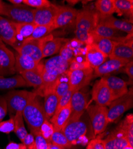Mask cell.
<instances>
[{"instance_id": "1", "label": "cell", "mask_w": 133, "mask_h": 149, "mask_svg": "<svg viewBox=\"0 0 133 149\" xmlns=\"http://www.w3.org/2000/svg\"><path fill=\"white\" fill-rule=\"evenodd\" d=\"M22 115L31 131H40L42 123L46 120L40 96L34 93L23 110Z\"/></svg>"}, {"instance_id": "2", "label": "cell", "mask_w": 133, "mask_h": 149, "mask_svg": "<svg viewBox=\"0 0 133 149\" xmlns=\"http://www.w3.org/2000/svg\"><path fill=\"white\" fill-rule=\"evenodd\" d=\"M35 9L25 4L10 5L0 1V16H5L15 23L33 22Z\"/></svg>"}, {"instance_id": "3", "label": "cell", "mask_w": 133, "mask_h": 149, "mask_svg": "<svg viewBox=\"0 0 133 149\" xmlns=\"http://www.w3.org/2000/svg\"><path fill=\"white\" fill-rule=\"evenodd\" d=\"M53 38L54 36L50 34L41 39L22 42L20 45H17L14 48L17 53L28 56L36 61L40 62L42 59V48L44 44Z\"/></svg>"}, {"instance_id": "4", "label": "cell", "mask_w": 133, "mask_h": 149, "mask_svg": "<svg viewBox=\"0 0 133 149\" xmlns=\"http://www.w3.org/2000/svg\"><path fill=\"white\" fill-rule=\"evenodd\" d=\"M133 106L132 88L128 90L124 95L112 101L107 109V119L109 123L114 122L121 116L125 111Z\"/></svg>"}, {"instance_id": "5", "label": "cell", "mask_w": 133, "mask_h": 149, "mask_svg": "<svg viewBox=\"0 0 133 149\" xmlns=\"http://www.w3.org/2000/svg\"><path fill=\"white\" fill-rule=\"evenodd\" d=\"M109 58H115L126 62L133 61L132 34L127 36H120L116 38Z\"/></svg>"}, {"instance_id": "6", "label": "cell", "mask_w": 133, "mask_h": 149, "mask_svg": "<svg viewBox=\"0 0 133 149\" xmlns=\"http://www.w3.org/2000/svg\"><path fill=\"white\" fill-rule=\"evenodd\" d=\"M33 95V92L26 90H14L7 93L4 98L10 114L15 115L18 111L22 112Z\"/></svg>"}, {"instance_id": "7", "label": "cell", "mask_w": 133, "mask_h": 149, "mask_svg": "<svg viewBox=\"0 0 133 149\" xmlns=\"http://www.w3.org/2000/svg\"><path fill=\"white\" fill-rule=\"evenodd\" d=\"M62 131L69 142L76 145L86 136L88 132V125L86 121L79 119H69Z\"/></svg>"}, {"instance_id": "8", "label": "cell", "mask_w": 133, "mask_h": 149, "mask_svg": "<svg viewBox=\"0 0 133 149\" xmlns=\"http://www.w3.org/2000/svg\"><path fill=\"white\" fill-rule=\"evenodd\" d=\"M86 110L94 134L96 135L104 132L109 123L107 107L94 104L87 107Z\"/></svg>"}, {"instance_id": "9", "label": "cell", "mask_w": 133, "mask_h": 149, "mask_svg": "<svg viewBox=\"0 0 133 149\" xmlns=\"http://www.w3.org/2000/svg\"><path fill=\"white\" fill-rule=\"evenodd\" d=\"M93 72L94 69L91 68L68 70L70 89L75 92L88 85L93 77Z\"/></svg>"}, {"instance_id": "10", "label": "cell", "mask_w": 133, "mask_h": 149, "mask_svg": "<svg viewBox=\"0 0 133 149\" xmlns=\"http://www.w3.org/2000/svg\"><path fill=\"white\" fill-rule=\"evenodd\" d=\"M99 16L97 11L89 9L78 11L75 19V30L91 33L99 23Z\"/></svg>"}, {"instance_id": "11", "label": "cell", "mask_w": 133, "mask_h": 149, "mask_svg": "<svg viewBox=\"0 0 133 149\" xmlns=\"http://www.w3.org/2000/svg\"><path fill=\"white\" fill-rule=\"evenodd\" d=\"M91 97L95 104L103 107L109 106L113 101L111 90L103 78L94 83L91 91Z\"/></svg>"}, {"instance_id": "12", "label": "cell", "mask_w": 133, "mask_h": 149, "mask_svg": "<svg viewBox=\"0 0 133 149\" xmlns=\"http://www.w3.org/2000/svg\"><path fill=\"white\" fill-rule=\"evenodd\" d=\"M88 103V95L81 91L74 93L70 100L71 115L70 119H79L85 112Z\"/></svg>"}, {"instance_id": "13", "label": "cell", "mask_w": 133, "mask_h": 149, "mask_svg": "<svg viewBox=\"0 0 133 149\" xmlns=\"http://www.w3.org/2000/svg\"><path fill=\"white\" fill-rule=\"evenodd\" d=\"M58 6L52 4L50 6L35 9L33 22L37 26H47L53 24Z\"/></svg>"}, {"instance_id": "14", "label": "cell", "mask_w": 133, "mask_h": 149, "mask_svg": "<svg viewBox=\"0 0 133 149\" xmlns=\"http://www.w3.org/2000/svg\"><path fill=\"white\" fill-rule=\"evenodd\" d=\"M15 69V56L6 46L0 47V75L14 74Z\"/></svg>"}, {"instance_id": "15", "label": "cell", "mask_w": 133, "mask_h": 149, "mask_svg": "<svg viewBox=\"0 0 133 149\" xmlns=\"http://www.w3.org/2000/svg\"><path fill=\"white\" fill-rule=\"evenodd\" d=\"M78 11L71 7L58 6L53 22L54 29L64 27L76 19Z\"/></svg>"}, {"instance_id": "16", "label": "cell", "mask_w": 133, "mask_h": 149, "mask_svg": "<svg viewBox=\"0 0 133 149\" xmlns=\"http://www.w3.org/2000/svg\"><path fill=\"white\" fill-rule=\"evenodd\" d=\"M70 63L59 55L46 60L43 63L45 71L52 75L58 77L69 70Z\"/></svg>"}, {"instance_id": "17", "label": "cell", "mask_w": 133, "mask_h": 149, "mask_svg": "<svg viewBox=\"0 0 133 149\" xmlns=\"http://www.w3.org/2000/svg\"><path fill=\"white\" fill-rule=\"evenodd\" d=\"M0 38L3 42L15 47L17 42V33L13 22L0 16Z\"/></svg>"}, {"instance_id": "18", "label": "cell", "mask_w": 133, "mask_h": 149, "mask_svg": "<svg viewBox=\"0 0 133 149\" xmlns=\"http://www.w3.org/2000/svg\"><path fill=\"white\" fill-rule=\"evenodd\" d=\"M110 27L115 30L132 34L133 26L131 22L120 20L111 16H102L99 14V23Z\"/></svg>"}, {"instance_id": "19", "label": "cell", "mask_w": 133, "mask_h": 149, "mask_svg": "<svg viewBox=\"0 0 133 149\" xmlns=\"http://www.w3.org/2000/svg\"><path fill=\"white\" fill-rule=\"evenodd\" d=\"M102 78L105 80L111 90L113 101L128 93L127 83L121 78L111 74Z\"/></svg>"}, {"instance_id": "20", "label": "cell", "mask_w": 133, "mask_h": 149, "mask_svg": "<svg viewBox=\"0 0 133 149\" xmlns=\"http://www.w3.org/2000/svg\"><path fill=\"white\" fill-rule=\"evenodd\" d=\"M127 63L128 62L115 58L106 60L102 65L94 69V76L103 77L109 75L111 73L124 67Z\"/></svg>"}, {"instance_id": "21", "label": "cell", "mask_w": 133, "mask_h": 149, "mask_svg": "<svg viewBox=\"0 0 133 149\" xmlns=\"http://www.w3.org/2000/svg\"><path fill=\"white\" fill-rule=\"evenodd\" d=\"M86 60L93 69L102 65L108 57L93 44L86 45Z\"/></svg>"}, {"instance_id": "22", "label": "cell", "mask_w": 133, "mask_h": 149, "mask_svg": "<svg viewBox=\"0 0 133 149\" xmlns=\"http://www.w3.org/2000/svg\"><path fill=\"white\" fill-rule=\"evenodd\" d=\"M42 66L43 63L40 61L38 66L35 69L23 72L20 74L25 81L26 86H32L37 89L42 85L43 81L41 76Z\"/></svg>"}, {"instance_id": "23", "label": "cell", "mask_w": 133, "mask_h": 149, "mask_svg": "<svg viewBox=\"0 0 133 149\" xmlns=\"http://www.w3.org/2000/svg\"><path fill=\"white\" fill-rule=\"evenodd\" d=\"M104 149H123L128 144L126 136L116 129L103 140Z\"/></svg>"}, {"instance_id": "24", "label": "cell", "mask_w": 133, "mask_h": 149, "mask_svg": "<svg viewBox=\"0 0 133 149\" xmlns=\"http://www.w3.org/2000/svg\"><path fill=\"white\" fill-rule=\"evenodd\" d=\"M70 115L71 107L70 103L68 105L56 112L49 121L52 123L55 130L62 131L65 124L69 119Z\"/></svg>"}, {"instance_id": "25", "label": "cell", "mask_w": 133, "mask_h": 149, "mask_svg": "<svg viewBox=\"0 0 133 149\" xmlns=\"http://www.w3.org/2000/svg\"><path fill=\"white\" fill-rule=\"evenodd\" d=\"M15 56L16 72L20 74L23 72L35 69L39 65L40 62L36 61L28 56L17 53Z\"/></svg>"}, {"instance_id": "26", "label": "cell", "mask_w": 133, "mask_h": 149, "mask_svg": "<svg viewBox=\"0 0 133 149\" xmlns=\"http://www.w3.org/2000/svg\"><path fill=\"white\" fill-rule=\"evenodd\" d=\"M44 97L43 108L44 114L46 119L49 120L56 112L60 98L54 91L47 93Z\"/></svg>"}, {"instance_id": "27", "label": "cell", "mask_w": 133, "mask_h": 149, "mask_svg": "<svg viewBox=\"0 0 133 149\" xmlns=\"http://www.w3.org/2000/svg\"><path fill=\"white\" fill-rule=\"evenodd\" d=\"M92 43L106 56L109 57L112 53L115 41L97 35L91 32Z\"/></svg>"}, {"instance_id": "28", "label": "cell", "mask_w": 133, "mask_h": 149, "mask_svg": "<svg viewBox=\"0 0 133 149\" xmlns=\"http://www.w3.org/2000/svg\"><path fill=\"white\" fill-rule=\"evenodd\" d=\"M68 41L63 38H54L47 42L42 48V58L59 53L62 47Z\"/></svg>"}, {"instance_id": "29", "label": "cell", "mask_w": 133, "mask_h": 149, "mask_svg": "<svg viewBox=\"0 0 133 149\" xmlns=\"http://www.w3.org/2000/svg\"><path fill=\"white\" fill-rule=\"evenodd\" d=\"M116 130L123 134L130 145L133 146V115L129 114L120 123Z\"/></svg>"}, {"instance_id": "30", "label": "cell", "mask_w": 133, "mask_h": 149, "mask_svg": "<svg viewBox=\"0 0 133 149\" xmlns=\"http://www.w3.org/2000/svg\"><path fill=\"white\" fill-rule=\"evenodd\" d=\"M13 23L16 31L17 40L20 39L23 41L29 37L38 26L34 22L15 23L13 22Z\"/></svg>"}, {"instance_id": "31", "label": "cell", "mask_w": 133, "mask_h": 149, "mask_svg": "<svg viewBox=\"0 0 133 149\" xmlns=\"http://www.w3.org/2000/svg\"><path fill=\"white\" fill-rule=\"evenodd\" d=\"M23 86H26V84L20 74L10 78H0V90L13 89Z\"/></svg>"}, {"instance_id": "32", "label": "cell", "mask_w": 133, "mask_h": 149, "mask_svg": "<svg viewBox=\"0 0 133 149\" xmlns=\"http://www.w3.org/2000/svg\"><path fill=\"white\" fill-rule=\"evenodd\" d=\"M116 12L119 16L132 17L133 1L132 0H114Z\"/></svg>"}, {"instance_id": "33", "label": "cell", "mask_w": 133, "mask_h": 149, "mask_svg": "<svg viewBox=\"0 0 133 149\" xmlns=\"http://www.w3.org/2000/svg\"><path fill=\"white\" fill-rule=\"evenodd\" d=\"M70 89L68 72L58 76L54 86L53 91L59 98H61Z\"/></svg>"}, {"instance_id": "34", "label": "cell", "mask_w": 133, "mask_h": 149, "mask_svg": "<svg viewBox=\"0 0 133 149\" xmlns=\"http://www.w3.org/2000/svg\"><path fill=\"white\" fill-rule=\"evenodd\" d=\"M91 32L97 35L103 37V38L110 39L112 41H115L116 38L120 37L119 35V31L102 24H98Z\"/></svg>"}, {"instance_id": "35", "label": "cell", "mask_w": 133, "mask_h": 149, "mask_svg": "<svg viewBox=\"0 0 133 149\" xmlns=\"http://www.w3.org/2000/svg\"><path fill=\"white\" fill-rule=\"evenodd\" d=\"M95 7L102 16H111L116 12L114 0H98L95 3Z\"/></svg>"}, {"instance_id": "36", "label": "cell", "mask_w": 133, "mask_h": 149, "mask_svg": "<svg viewBox=\"0 0 133 149\" xmlns=\"http://www.w3.org/2000/svg\"><path fill=\"white\" fill-rule=\"evenodd\" d=\"M14 121H15V130L14 132L18 136L21 141L23 140L25 136L27 135L28 131L25 128V123H24L23 118L22 115V112L16 113L14 115Z\"/></svg>"}, {"instance_id": "37", "label": "cell", "mask_w": 133, "mask_h": 149, "mask_svg": "<svg viewBox=\"0 0 133 149\" xmlns=\"http://www.w3.org/2000/svg\"><path fill=\"white\" fill-rule=\"evenodd\" d=\"M50 143L58 146L62 149H68L72 146V144L66 137L63 132L55 129L52 136Z\"/></svg>"}, {"instance_id": "38", "label": "cell", "mask_w": 133, "mask_h": 149, "mask_svg": "<svg viewBox=\"0 0 133 149\" xmlns=\"http://www.w3.org/2000/svg\"><path fill=\"white\" fill-rule=\"evenodd\" d=\"M54 30L53 24L47 26H38L28 38L24 40L22 42H27L32 40H38L44 38L50 35V33Z\"/></svg>"}, {"instance_id": "39", "label": "cell", "mask_w": 133, "mask_h": 149, "mask_svg": "<svg viewBox=\"0 0 133 149\" xmlns=\"http://www.w3.org/2000/svg\"><path fill=\"white\" fill-rule=\"evenodd\" d=\"M54 131V128L52 123L47 119L42 123L40 129V132L41 135L48 143H50L51 141V138Z\"/></svg>"}, {"instance_id": "40", "label": "cell", "mask_w": 133, "mask_h": 149, "mask_svg": "<svg viewBox=\"0 0 133 149\" xmlns=\"http://www.w3.org/2000/svg\"><path fill=\"white\" fill-rule=\"evenodd\" d=\"M91 68L86 60L85 56H78L74 58L72 60L69 66V70H76V69H83Z\"/></svg>"}, {"instance_id": "41", "label": "cell", "mask_w": 133, "mask_h": 149, "mask_svg": "<svg viewBox=\"0 0 133 149\" xmlns=\"http://www.w3.org/2000/svg\"><path fill=\"white\" fill-rule=\"evenodd\" d=\"M59 56L63 58L64 60L70 62L73 60L75 58V55L73 49L70 45L69 41L68 40L64 45L62 47L61 49L59 52Z\"/></svg>"}, {"instance_id": "42", "label": "cell", "mask_w": 133, "mask_h": 149, "mask_svg": "<svg viewBox=\"0 0 133 149\" xmlns=\"http://www.w3.org/2000/svg\"><path fill=\"white\" fill-rule=\"evenodd\" d=\"M31 133L32 134L35 139V149H48L49 143L44 139L40 131H31Z\"/></svg>"}, {"instance_id": "43", "label": "cell", "mask_w": 133, "mask_h": 149, "mask_svg": "<svg viewBox=\"0 0 133 149\" xmlns=\"http://www.w3.org/2000/svg\"><path fill=\"white\" fill-rule=\"evenodd\" d=\"M23 4L34 9L47 7L52 4L48 0H23Z\"/></svg>"}, {"instance_id": "44", "label": "cell", "mask_w": 133, "mask_h": 149, "mask_svg": "<svg viewBox=\"0 0 133 149\" xmlns=\"http://www.w3.org/2000/svg\"><path fill=\"white\" fill-rule=\"evenodd\" d=\"M8 120L0 122V132L9 134L14 131L15 121L14 116H11Z\"/></svg>"}, {"instance_id": "45", "label": "cell", "mask_w": 133, "mask_h": 149, "mask_svg": "<svg viewBox=\"0 0 133 149\" xmlns=\"http://www.w3.org/2000/svg\"><path fill=\"white\" fill-rule=\"evenodd\" d=\"M74 92L75 91L69 89V90L68 92H66L61 98L59 99L58 104L56 112H57V111H58L60 109H62L63 107L66 106L70 103L72 96L73 95Z\"/></svg>"}, {"instance_id": "46", "label": "cell", "mask_w": 133, "mask_h": 149, "mask_svg": "<svg viewBox=\"0 0 133 149\" xmlns=\"http://www.w3.org/2000/svg\"><path fill=\"white\" fill-rule=\"evenodd\" d=\"M22 142L26 146V149H33L35 146L34 136L31 133H28Z\"/></svg>"}, {"instance_id": "47", "label": "cell", "mask_w": 133, "mask_h": 149, "mask_svg": "<svg viewBox=\"0 0 133 149\" xmlns=\"http://www.w3.org/2000/svg\"><path fill=\"white\" fill-rule=\"evenodd\" d=\"M8 111L7 102L4 97H0V122L5 118Z\"/></svg>"}, {"instance_id": "48", "label": "cell", "mask_w": 133, "mask_h": 149, "mask_svg": "<svg viewBox=\"0 0 133 149\" xmlns=\"http://www.w3.org/2000/svg\"><path fill=\"white\" fill-rule=\"evenodd\" d=\"M124 72L127 74L131 84L133 80V61H131L124 66Z\"/></svg>"}, {"instance_id": "49", "label": "cell", "mask_w": 133, "mask_h": 149, "mask_svg": "<svg viewBox=\"0 0 133 149\" xmlns=\"http://www.w3.org/2000/svg\"><path fill=\"white\" fill-rule=\"evenodd\" d=\"M88 144H90L94 148V149H104L103 140L100 139L91 140Z\"/></svg>"}, {"instance_id": "50", "label": "cell", "mask_w": 133, "mask_h": 149, "mask_svg": "<svg viewBox=\"0 0 133 149\" xmlns=\"http://www.w3.org/2000/svg\"><path fill=\"white\" fill-rule=\"evenodd\" d=\"M6 149H26V147L23 143L10 142L7 144Z\"/></svg>"}, {"instance_id": "51", "label": "cell", "mask_w": 133, "mask_h": 149, "mask_svg": "<svg viewBox=\"0 0 133 149\" xmlns=\"http://www.w3.org/2000/svg\"><path fill=\"white\" fill-rule=\"evenodd\" d=\"M8 1L13 5H20L23 3V0H8Z\"/></svg>"}, {"instance_id": "52", "label": "cell", "mask_w": 133, "mask_h": 149, "mask_svg": "<svg viewBox=\"0 0 133 149\" xmlns=\"http://www.w3.org/2000/svg\"><path fill=\"white\" fill-rule=\"evenodd\" d=\"M48 149H62V148L52 143H49V144H48Z\"/></svg>"}, {"instance_id": "53", "label": "cell", "mask_w": 133, "mask_h": 149, "mask_svg": "<svg viewBox=\"0 0 133 149\" xmlns=\"http://www.w3.org/2000/svg\"><path fill=\"white\" fill-rule=\"evenodd\" d=\"M123 149H133V146H131V145H130V144H128L126 145V146L123 148Z\"/></svg>"}, {"instance_id": "54", "label": "cell", "mask_w": 133, "mask_h": 149, "mask_svg": "<svg viewBox=\"0 0 133 149\" xmlns=\"http://www.w3.org/2000/svg\"><path fill=\"white\" fill-rule=\"evenodd\" d=\"M6 46V45L4 44V43L2 41V40H1V38H0V47H4Z\"/></svg>"}, {"instance_id": "55", "label": "cell", "mask_w": 133, "mask_h": 149, "mask_svg": "<svg viewBox=\"0 0 133 149\" xmlns=\"http://www.w3.org/2000/svg\"><path fill=\"white\" fill-rule=\"evenodd\" d=\"M86 149H94V148H93V147L90 144H88V145H87V146Z\"/></svg>"}, {"instance_id": "56", "label": "cell", "mask_w": 133, "mask_h": 149, "mask_svg": "<svg viewBox=\"0 0 133 149\" xmlns=\"http://www.w3.org/2000/svg\"><path fill=\"white\" fill-rule=\"evenodd\" d=\"M1 77H1V75H0V78H1Z\"/></svg>"}, {"instance_id": "57", "label": "cell", "mask_w": 133, "mask_h": 149, "mask_svg": "<svg viewBox=\"0 0 133 149\" xmlns=\"http://www.w3.org/2000/svg\"><path fill=\"white\" fill-rule=\"evenodd\" d=\"M0 149H2V148H0Z\"/></svg>"}, {"instance_id": "58", "label": "cell", "mask_w": 133, "mask_h": 149, "mask_svg": "<svg viewBox=\"0 0 133 149\" xmlns=\"http://www.w3.org/2000/svg\"><path fill=\"white\" fill-rule=\"evenodd\" d=\"M33 149H35V148H33Z\"/></svg>"}]
</instances>
